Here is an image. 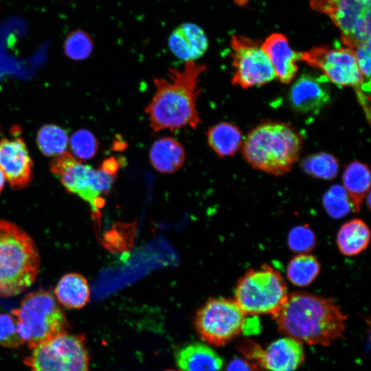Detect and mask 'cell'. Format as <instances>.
<instances>
[{"label":"cell","mask_w":371,"mask_h":371,"mask_svg":"<svg viewBox=\"0 0 371 371\" xmlns=\"http://www.w3.org/2000/svg\"><path fill=\"white\" fill-rule=\"evenodd\" d=\"M206 69L203 64L188 61L180 69H170L166 76L154 78L155 93L145 109L154 132L198 126V83Z\"/></svg>","instance_id":"obj_1"},{"label":"cell","mask_w":371,"mask_h":371,"mask_svg":"<svg viewBox=\"0 0 371 371\" xmlns=\"http://www.w3.org/2000/svg\"><path fill=\"white\" fill-rule=\"evenodd\" d=\"M273 318L286 337L301 344L328 346L343 337L347 317L332 298L295 291L289 293Z\"/></svg>","instance_id":"obj_2"},{"label":"cell","mask_w":371,"mask_h":371,"mask_svg":"<svg viewBox=\"0 0 371 371\" xmlns=\"http://www.w3.org/2000/svg\"><path fill=\"white\" fill-rule=\"evenodd\" d=\"M302 144L301 136L289 125L265 122L247 135L242 152L253 168L280 176L289 172L297 161Z\"/></svg>","instance_id":"obj_3"},{"label":"cell","mask_w":371,"mask_h":371,"mask_svg":"<svg viewBox=\"0 0 371 371\" xmlns=\"http://www.w3.org/2000/svg\"><path fill=\"white\" fill-rule=\"evenodd\" d=\"M39 266L32 238L14 223L0 220V297L23 292L35 281Z\"/></svg>","instance_id":"obj_4"},{"label":"cell","mask_w":371,"mask_h":371,"mask_svg":"<svg viewBox=\"0 0 371 371\" xmlns=\"http://www.w3.org/2000/svg\"><path fill=\"white\" fill-rule=\"evenodd\" d=\"M12 315L16 320L21 337L30 349L68 332L69 327L56 297L44 290L26 295Z\"/></svg>","instance_id":"obj_5"},{"label":"cell","mask_w":371,"mask_h":371,"mask_svg":"<svg viewBox=\"0 0 371 371\" xmlns=\"http://www.w3.org/2000/svg\"><path fill=\"white\" fill-rule=\"evenodd\" d=\"M289 293L280 273L268 264L250 269L238 280L234 301L246 315L268 314L273 317Z\"/></svg>","instance_id":"obj_6"},{"label":"cell","mask_w":371,"mask_h":371,"mask_svg":"<svg viewBox=\"0 0 371 371\" xmlns=\"http://www.w3.org/2000/svg\"><path fill=\"white\" fill-rule=\"evenodd\" d=\"M30 371H89L83 334H60L31 349L24 359Z\"/></svg>","instance_id":"obj_7"},{"label":"cell","mask_w":371,"mask_h":371,"mask_svg":"<svg viewBox=\"0 0 371 371\" xmlns=\"http://www.w3.org/2000/svg\"><path fill=\"white\" fill-rule=\"evenodd\" d=\"M49 168L69 192L79 196L91 205L93 212L98 213L103 202L101 195L110 190L113 175L82 164L67 150L54 157Z\"/></svg>","instance_id":"obj_8"},{"label":"cell","mask_w":371,"mask_h":371,"mask_svg":"<svg viewBox=\"0 0 371 371\" xmlns=\"http://www.w3.org/2000/svg\"><path fill=\"white\" fill-rule=\"evenodd\" d=\"M370 0H311V8L326 14L352 49L370 41Z\"/></svg>","instance_id":"obj_9"},{"label":"cell","mask_w":371,"mask_h":371,"mask_svg":"<svg viewBox=\"0 0 371 371\" xmlns=\"http://www.w3.org/2000/svg\"><path fill=\"white\" fill-rule=\"evenodd\" d=\"M246 315L234 300L213 298L196 313L195 328L204 341L222 346L242 333Z\"/></svg>","instance_id":"obj_10"},{"label":"cell","mask_w":371,"mask_h":371,"mask_svg":"<svg viewBox=\"0 0 371 371\" xmlns=\"http://www.w3.org/2000/svg\"><path fill=\"white\" fill-rule=\"evenodd\" d=\"M300 60L320 69L327 80L340 87L361 88L364 78L355 50L348 47H316L301 53Z\"/></svg>","instance_id":"obj_11"},{"label":"cell","mask_w":371,"mask_h":371,"mask_svg":"<svg viewBox=\"0 0 371 371\" xmlns=\"http://www.w3.org/2000/svg\"><path fill=\"white\" fill-rule=\"evenodd\" d=\"M234 85L244 89L260 86L276 78L273 66L259 43L233 35L231 40Z\"/></svg>","instance_id":"obj_12"},{"label":"cell","mask_w":371,"mask_h":371,"mask_svg":"<svg viewBox=\"0 0 371 371\" xmlns=\"http://www.w3.org/2000/svg\"><path fill=\"white\" fill-rule=\"evenodd\" d=\"M240 350L256 371H295L304 361L302 344L288 337L273 341L266 348L245 340Z\"/></svg>","instance_id":"obj_13"},{"label":"cell","mask_w":371,"mask_h":371,"mask_svg":"<svg viewBox=\"0 0 371 371\" xmlns=\"http://www.w3.org/2000/svg\"><path fill=\"white\" fill-rule=\"evenodd\" d=\"M33 162L22 138L0 140V168L14 189L27 186L32 179Z\"/></svg>","instance_id":"obj_14"},{"label":"cell","mask_w":371,"mask_h":371,"mask_svg":"<svg viewBox=\"0 0 371 371\" xmlns=\"http://www.w3.org/2000/svg\"><path fill=\"white\" fill-rule=\"evenodd\" d=\"M328 86L322 80L303 74L290 89L289 100L291 106L300 113H318L330 100Z\"/></svg>","instance_id":"obj_15"},{"label":"cell","mask_w":371,"mask_h":371,"mask_svg":"<svg viewBox=\"0 0 371 371\" xmlns=\"http://www.w3.org/2000/svg\"><path fill=\"white\" fill-rule=\"evenodd\" d=\"M168 47L179 59L196 61L203 56L208 48V39L203 30L193 23H184L170 34Z\"/></svg>","instance_id":"obj_16"},{"label":"cell","mask_w":371,"mask_h":371,"mask_svg":"<svg viewBox=\"0 0 371 371\" xmlns=\"http://www.w3.org/2000/svg\"><path fill=\"white\" fill-rule=\"evenodd\" d=\"M261 46L273 66L276 77L282 83H290L297 72L296 62L300 60L301 53L292 49L287 38L278 33L268 36Z\"/></svg>","instance_id":"obj_17"},{"label":"cell","mask_w":371,"mask_h":371,"mask_svg":"<svg viewBox=\"0 0 371 371\" xmlns=\"http://www.w3.org/2000/svg\"><path fill=\"white\" fill-rule=\"evenodd\" d=\"M177 366L182 371H222V358L210 347L192 343L175 353Z\"/></svg>","instance_id":"obj_18"},{"label":"cell","mask_w":371,"mask_h":371,"mask_svg":"<svg viewBox=\"0 0 371 371\" xmlns=\"http://www.w3.org/2000/svg\"><path fill=\"white\" fill-rule=\"evenodd\" d=\"M153 168L161 173H173L184 164L186 151L177 139L165 137L155 141L149 151Z\"/></svg>","instance_id":"obj_19"},{"label":"cell","mask_w":371,"mask_h":371,"mask_svg":"<svg viewBox=\"0 0 371 371\" xmlns=\"http://www.w3.org/2000/svg\"><path fill=\"white\" fill-rule=\"evenodd\" d=\"M370 171L368 166L359 161L348 165L343 174V188L346 190L350 210L359 212L370 189Z\"/></svg>","instance_id":"obj_20"},{"label":"cell","mask_w":371,"mask_h":371,"mask_svg":"<svg viewBox=\"0 0 371 371\" xmlns=\"http://www.w3.org/2000/svg\"><path fill=\"white\" fill-rule=\"evenodd\" d=\"M54 293L59 304L72 309L82 308L90 299V289L86 278L75 273L63 276L58 282Z\"/></svg>","instance_id":"obj_21"},{"label":"cell","mask_w":371,"mask_h":371,"mask_svg":"<svg viewBox=\"0 0 371 371\" xmlns=\"http://www.w3.org/2000/svg\"><path fill=\"white\" fill-rule=\"evenodd\" d=\"M370 240L369 227L360 218H353L343 224L336 239L339 251L346 256L361 254L368 247Z\"/></svg>","instance_id":"obj_22"},{"label":"cell","mask_w":371,"mask_h":371,"mask_svg":"<svg viewBox=\"0 0 371 371\" xmlns=\"http://www.w3.org/2000/svg\"><path fill=\"white\" fill-rule=\"evenodd\" d=\"M206 136L207 144L220 157L234 155L242 144L241 131L229 122H221L210 126Z\"/></svg>","instance_id":"obj_23"},{"label":"cell","mask_w":371,"mask_h":371,"mask_svg":"<svg viewBox=\"0 0 371 371\" xmlns=\"http://www.w3.org/2000/svg\"><path fill=\"white\" fill-rule=\"evenodd\" d=\"M320 271V264L313 255L301 254L293 257L286 268L289 280L297 286L311 284Z\"/></svg>","instance_id":"obj_24"},{"label":"cell","mask_w":371,"mask_h":371,"mask_svg":"<svg viewBox=\"0 0 371 371\" xmlns=\"http://www.w3.org/2000/svg\"><path fill=\"white\" fill-rule=\"evenodd\" d=\"M69 143L67 132L55 124H45L38 131L36 144L47 157H56L66 151Z\"/></svg>","instance_id":"obj_25"},{"label":"cell","mask_w":371,"mask_h":371,"mask_svg":"<svg viewBox=\"0 0 371 371\" xmlns=\"http://www.w3.org/2000/svg\"><path fill=\"white\" fill-rule=\"evenodd\" d=\"M302 167L310 175L323 179L335 178L339 170L337 159L326 153L308 156L302 161Z\"/></svg>","instance_id":"obj_26"},{"label":"cell","mask_w":371,"mask_h":371,"mask_svg":"<svg viewBox=\"0 0 371 371\" xmlns=\"http://www.w3.org/2000/svg\"><path fill=\"white\" fill-rule=\"evenodd\" d=\"M93 49L91 36L82 30H75L68 34L63 43L65 54L71 59L81 60L87 58Z\"/></svg>","instance_id":"obj_27"},{"label":"cell","mask_w":371,"mask_h":371,"mask_svg":"<svg viewBox=\"0 0 371 371\" xmlns=\"http://www.w3.org/2000/svg\"><path fill=\"white\" fill-rule=\"evenodd\" d=\"M69 144L73 155L80 161L93 157L98 148L96 137L87 129L76 131L70 137Z\"/></svg>","instance_id":"obj_28"},{"label":"cell","mask_w":371,"mask_h":371,"mask_svg":"<svg viewBox=\"0 0 371 371\" xmlns=\"http://www.w3.org/2000/svg\"><path fill=\"white\" fill-rule=\"evenodd\" d=\"M326 212L333 218L346 216L350 210V205L344 188L339 185L332 186L323 197Z\"/></svg>","instance_id":"obj_29"},{"label":"cell","mask_w":371,"mask_h":371,"mask_svg":"<svg viewBox=\"0 0 371 371\" xmlns=\"http://www.w3.org/2000/svg\"><path fill=\"white\" fill-rule=\"evenodd\" d=\"M24 343L19 333L15 317L0 313V345L7 348H15Z\"/></svg>","instance_id":"obj_30"},{"label":"cell","mask_w":371,"mask_h":371,"mask_svg":"<svg viewBox=\"0 0 371 371\" xmlns=\"http://www.w3.org/2000/svg\"><path fill=\"white\" fill-rule=\"evenodd\" d=\"M315 243V234L305 225L296 227L289 232V247L295 252H308L314 247Z\"/></svg>","instance_id":"obj_31"},{"label":"cell","mask_w":371,"mask_h":371,"mask_svg":"<svg viewBox=\"0 0 371 371\" xmlns=\"http://www.w3.org/2000/svg\"><path fill=\"white\" fill-rule=\"evenodd\" d=\"M359 69L364 78L370 82V41L354 49Z\"/></svg>","instance_id":"obj_32"},{"label":"cell","mask_w":371,"mask_h":371,"mask_svg":"<svg viewBox=\"0 0 371 371\" xmlns=\"http://www.w3.org/2000/svg\"><path fill=\"white\" fill-rule=\"evenodd\" d=\"M226 371H256L253 366L241 358H235L228 363Z\"/></svg>","instance_id":"obj_33"},{"label":"cell","mask_w":371,"mask_h":371,"mask_svg":"<svg viewBox=\"0 0 371 371\" xmlns=\"http://www.w3.org/2000/svg\"><path fill=\"white\" fill-rule=\"evenodd\" d=\"M117 168V161L111 157L103 161L101 170L109 175H113V174L116 172Z\"/></svg>","instance_id":"obj_34"},{"label":"cell","mask_w":371,"mask_h":371,"mask_svg":"<svg viewBox=\"0 0 371 371\" xmlns=\"http://www.w3.org/2000/svg\"><path fill=\"white\" fill-rule=\"evenodd\" d=\"M5 181V175L0 168V193L4 187Z\"/></svg>","instance_id":"obj_35"},{"label":"cell","mask_w":371,"mask_h":371,"mask_svg":"<svg viewBox=\"0 0 371 371\" xmlns=\"http://www.w3.org/2000/svg\"><path fill=\"white\" fill-rule=\"evenodd\" d=\"M166 371H176V370H166Z\"/></svg>","instance_id":"obj_36"}]
</instances>
